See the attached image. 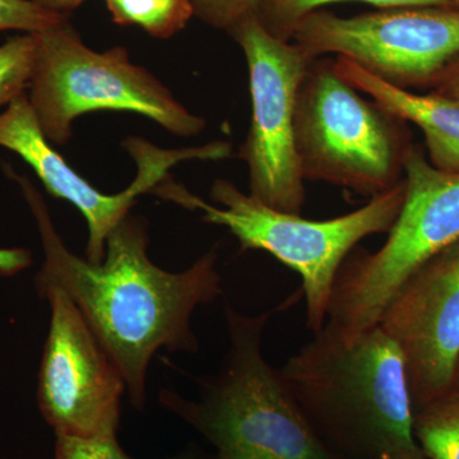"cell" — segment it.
<instances>
[{"mask_svg": "<svg viewBox=\"0 0 459 459\" xmlns=\"http://www.w3.org/2000/svg\"><path fill=\"white\" fill-rule=\"evenodd\" d=\"M7 170L31 211L44 250L35 287L56 286L72 299L122 371L133 407L143 410L156 353L199 350L193 314L222 294L217 247L186 270H162L148 256L146 220L129 213L108 235L104 261L92 264L66 247L31 180Z\"/></svg>", "mask_w": 459, "mask_h": 459, "instance_id": "cell-1", "label": "cell"}, {"mask_svg": "<svg viewBox=\"0 0 459 459\" xmlns=\"http://www.w3.org/2000/svg\"><path fill=\"white\" fill-rule=\"evenodd\" d=\"M280 371L341 459H428L415 437L403 353L379 325L347 336L325 323Z\"/></svg>", "mask_w": 459, "mask_h": 459, "instance_id": "cell-2", "label": "cell"}, {"mask_svg": "<svg viewBox=\"0 0 459 459\" xmlns=\"http://www.w3.org/2000/svg\"><path fill=\"white\" fill-rule=\"evenodd\" d=\"M303 290L268 312L250 316L226 303L229 349L212 376L195 377L197 400L161 389L159 402L216 449L214 459H341L320 439L280 369L262 352L272 316L300 300Z\"/></svg>", "mask_w": 459, "mask_h": 459, "instance_id": "cell-3", "label": "cell"}, {"mask_svg": "<svg viewBox=\"0 0 459 459\" xmlns=\"http://www.w3.org/2000/svg\"><path fill=\"white\" fill-rule=\"evenodd\" d=\"M153 195L202 214V221L223 226L238 238L241 250H263L300 276L307 303V327H325L338 272L364 238L388 234L403 204L406 183L374 195L353 212L313 221L301 214L281 212L241 192L231 181L217 179L208 204L170 177Z\"/></svg>", "mask_w": 459, "mask_h": 459, "instance_id": "cell-4", "label": "cell"}, {"mask_svg": "<svg viewBox=\"0 0 459 459\" xmlns=\"http://www.w3.org/2000/svg\"><path fill=\"white\" fill-rule=\"evenodd\" d=\"M33 35L36 57L27 98L53 146H65L75 119L96 111L142 115L178 137L204 131L205 119L184 108L150 71L132 63L126 48L91 49L68 18Z\"/></svg>", "mask_w": 459, "mask_h": 459, "instance_id": "cell-5", "label": "cell"}, {"mask_svg": "<svg viewBox=\"0 0 459 459\" xmlns=\"http://www.w3.org/2000/svg\"><path fill=\"white\" fill-rule=\"evenodd\" d=\"M295 147L305 181L371 198L400 183L412 144L406 122L362 98L325 56L310 63L299 89Z\"/></svg>", "mask_w": 459, "mask_h": 459, "instance_id": "cell-6", "label": "cell"}, {"mask_svg": "<svg viewBox=\"0 0 459 459\" xmlns=\"http://www.w3.org/2000/svg\"><path fill=\"white\" fill-rule=\"evenodd\" d=\"M404 174L403 204L385 246L353 250L338 272L325 323L347 336L379 325L411 274L459 241V172L439 170L412 146Z\"/></svg>", "mask_w": 459, "mask_h": 459, "instance_id": "cell-7", "label": "cell"}, {"mask_svg": "<svg viewBox=\"0 0 459 459\" xmlns=\"http://www.w3.org/2000/svg\"><path fill=\"white\" fill-rule=\"evenodd\" d=\"M291 40L313 59L336 56L400 89L440 81L459 59V9H379L342 17L325 9L305 16Z\"/></svg>", "mask_w": 459, "mask_h": 459, "instance_id": "cell-8", "label": "cell"}, {"mask_svg": "<svg viewBox=\"0 0 459 459\" xmlns=\"http://www.w3.org/2000/svg\"><path fill=\"white\" fill-rule=\"evenodd\" d=\"M230 33L249 71L252 120L238 150L249 170V195L273 210L301 214L305 180L295 147V108L314 59L295 42L276 38L258 16Z\"/></svg>", "mask_w": 459, "mask_h": 459, "instance_id": "cell-9", "label": "cell"}, {"mask_svg": "<svg viewBox=\"0 0 459 459\" xmlns=\"http://www.w3.org/2000/svg\"><path fill=\"white\" fill-rule=\"evenodd\" d=\"M50 305L38 376V404L56 435L117 437L126 383L72 299L56 286L36 287Z\"/></svg>", "mask_w": 459, "mask_h": 459, "instance_id": "cell-10", "label": "cell"}, {"mask_svg": "<svg viewBox=\"0 0 459 459\" xmlns=\"http://www.w3.org/2000/svg\"><path fill=\"white\" fill-rule=\"evenodd\" d=\"M137 164V177L117 195H105L83 179L45 137L27 95L13 100L0 113V147L20 156L35 171L54 198L74 204L83 214L89 229L86 259L92 264L104 261L110 232L131 213L140 195L152 192L169 177L172 166L186 160L219 161L231 156V144L216 141L205 146L161 150L142 138L124 142Z\"/></svg>", "mask_w": 459, "mask_h": 459, "instance_id": "cell-11", "label": "cell"}, {"mask_svg": "<svg viewBox=\"0 0 459 459\" xmlns=\"http://www.w3.org/2000/svg\"><path fill=\"white\" fill-rule=\"evenodd\" d=\"M379 325L403 353L415 412L451 391L459 361V241L411 274Z\"/></svg>", "mask_w": 459, "mask_h": 459, "instance_id": "cell-12", "label": "cell"}, {"mask_svg": "<svg viewBox=\"0 0 459 459\" xmlns=\"http://www.w3.org/2000/svg\"><path fill=\"white\" fill-rule=\"evenodd\" d=\"M337 74L359 92L424 133L429 161L439 170L459 172V100L442 93L419 95L385 82L351 60L336 56Z\"/></svg>", "mask_w": 459, "mask_h": 459, "instance_id": "cell-13", "label": "cell"}, {"mask_svg": "<svg viewBox=\"0 0 459 459\" xmlns=\"http://www.w3.org/2000/svg\"><path fill=\"white\" fill-rule=\"evenodd\" d=\"M108 13L120 26H137L152 38L170 39L195 16L193 0H105Z\"/></svg>", "mask_w": 459, "mask_h": 459, "instance_id": "cell-14", "label": "cell"}, {"mask_svg": "<svg viewBox=\"0 0 459 459\" xmlns=\"http://www.w3.org/2000/svg\"><path fill=\"white\" fill-rule=\"evenodd\" d=\"M415 437L428 459H459V391L451 389L416 411Z\"/></svg>", "mask_w": 459, "mask_h": 459, "instance_id": "cell-15", "label": "cell"}, {"mask_svg": "<svg viewBox=\"0 0 459 459\" xmlns=\"http://www.w3.org/2000/svg\"><path fill=\"white\" fill-rule=\"evenodd\" d=\"M360 2L379 9L452 7L453 0H263L258 18L276 38L291 40L294 27L312 12L333 3Z\"/></svg>", "mask_w": 459, "mask_h": 459, "instance_id": "cell-16", "label": "cell"}, {"mask_svg": "<svg viewBox=\"0 0 459 459\" xmlns=\"http://www.w3.org/2000/svg\"><path fill=\"white\" fill-rule=\"evenodd\" d=\"M36 57V38L23 33L0 45V108L25 95Z\"/></svg>", "mask_w": 459, "mask_h": 459, "instance_id": "cell-17", "label": "cell"}, {"mask_svg": "<svg viewBox=\"0 0 459 459\" xmlns=\"http://www.w3.org/2000/svg\"><path fill=\"white\" fill-rule=\"evenodd\" d=\"M54 459H135L117 443V437H83L56 435ZM165 459H199L195 453L186 452Z\"/></svg>", "mask_w": 459, "mask_h": 459, "instance_id": "cell-18", "label": "cell"}, {"mask_svg": "<svg viewBox=\"0 0 459 459\" xmlns=\"http://www.w3.org/2000/svg\"><path fill=\"white\" fill-rule=\"evenodd\" d=\"M33 0H0V32L38 33L66 20Z\"/></svg>", "mask_w": 459, "mask_h": 459, "instance_id": "cell-19", "label": "cell"}, {"mask_svg": "<svg viewBox=\"0 0 459 459\" xmlns=\"http://www.w3.org/2000/svg\"><path fill=\"white\" fill-rule=\"evenodd\" d=\"M262 3L263 0H193L195 17L228 32L247 18L258 16Z\"/></svg>", "mask_w": 459, "mask_h": 459, "instance_id": "cell-20", "label": "cell"}, {"mask_svg": "<svg viewBox=\"0 0 459 459\" xmlns=\"http://www.w3.org/2000/svg\"><path fill=\"white\" fill-rule=\"evenodd\" d=\"M32 255L23 247H0V276L14 277L31 267Z\"/></svg>", "mask_w": 459, "mask_h": 459, "instance_id": "cell-21", "label": "cell"}, {"mask_svg": "<svg viewBox=\"0 0 459 459\" xmlns=\"http://www.w3.org/2000/svg\"><path fill=\"white\" fill-rule=\"evenodd\" d=\"M439 82L440 91L437 93L459 100V59L446 69Z\"/></svg>", "mask_w": 459, "mask_h": 459, "instance_id": "cell-22", "label": "cell"}, {"mask_svg": "<svg viewBox=\"0 0 459 459\" xmlns=\"http://www.w3.org/2000/svg\"><path fill=\"white\" fill-rule=\"evenodd\" d=\"M33 2L48 11L68 17L71 12L80 8L86 0H33Z\"/></svg>", "mask_w": 459, "mask_h": 459, "instance_id": "cell-23", "label": "cell"}, {"mask_svg": "<svg viewBox=\"0 0 459 459\" xmlns=\"http://www.w3.org/2000/svg\"><path fill=\"white\" fill-rule=\"evenodd\" d=\"M452 389H455V391H459V361L457 365V369H455V380H453Z\"/></svg>", "mask_w": 459, "mask_h": 459, "instance_id": "cell-24", "label": "cell"}, {"mask_svg": "<svg viewBox=\"0 0 459 459\" xmlns=\"http://www.w3.org/2000/svg\"><path fill=\"white\" fill-rule=\"evenodd\" d=\"M452 7L459 9V0H453Z\"/></svg>", "mask_w": 459, "mask_h": 459, "instance_id": "cell-25", "label": "cell"}, {"mask_svg": "<svg viewBox=\"0 0 459 459\" xmlns=\"http://www.w3.org/2000/svg\"><path fill=\"white\" fill-rule=\"evenodd\" d=\"M214 459V458H213Z\"/></svg>", "mask_w": 459, "mask_h": 459, "instance_id": "cell-26", "label": "cell"}]
</instances>
